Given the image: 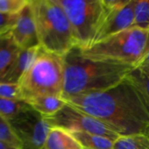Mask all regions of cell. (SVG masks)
Returning a JSON list of instances; mask_svg holds the SVG:
<instances>
[{"label":"cell","mask_w":149,"mask_h":149,"mask_svg":"<svg viewBox=\"0 0 149 149\" xmlns=\"http://www.w3.org/2000/svg\"><path fill=\"white\" fill-rule=\"evenodd\" d=\"M65 101L120 135L145 134L149 127V107L127 79L109 89L79 94Z\"/></svg>","instance_id":"1"},{"label":"cell","mask_w":149,"mask_h":149,"mask_svg":"<svg viewBox=\"0 0 149 149\" xmlns=\"http://www.w3.org/2000/svg\"><path fill=\"white\" fill-rule=\"evenodd\" d=\"M10 32L15 43L20 49L39 47L31 0L18 13L17 21Z\"/></svg>","instance_id":"10"},{"label":"cell","mask_w":149,"mask_h":149,"mask_svg":"<svg viewBox=\"0 0 149 149\" xmlns=\"http://www.w3.org/2000/svg\"><path fill=\"white\" fill-rule=\"evenodd\" d=\"M84 149H113L114 141L98 134L84 132H71Z\"/></svg>","instance_id":"16"},{"label":"cell","mask_w":149,"mask_h":149,"mask_svg":"<svg viewBox=\"0 0 149 149\" xmlns=\"http://www.w3.org/2000/svg\"><path fill=\"white\" fill-rule=\"evenodd\" d=\"M135 1L136 0H129L126 4L118 5L116 7L102 3L104 17L95 34L93 44L133 26Z\"/></svg>","instance_id":"9"},{"label":"cell","mask_w":149,"mask_h":149,"mask_svg":"<svg viewBox=\"0 0 149 149\" xmlns=\"http://www.w3.org/2000/svg\"><path fill=\"white\" fill-rule=\"evenodd\" d=\"M0 149H17L15 148L14 147H12L11 145L8 144V143H5L3 141H0Z\"/></svg>","instance_id":"24"},{"label":"cell","mask_w":149,"mask_h":149,"mask_svg":"<svg viewBox=\"0 0 149 149\" xmlns=\"http://www.w3.org/2000/svg\"><path fill=\"white\" fill-rule=\"evenodd\" d=\"M146 134V135L148 137V139H149V127H148V129H147V131L145 132V134Z\"/></svg>","instance_id":"26"},{"label":"cell","mask_w":149,"mask_h":149,"mask_svg":"<svg viewBox=\"0 0 149 149\" xmlns=\"http://www.w3.org/2000/svg\"><path fill=\"white\" fill-rule=\"evenodd\" d=\"M44 149H84L72 134L59 127H52Z\"/></svg>","instance_id":"13"},{"label":"cell","mask_w":149,"mask_h":149,"mask_svg":"<svg viewBox=\"0 0 149 149\" xmlns=\"http://www.w3.org/2000/svg\"><path fill=\"white\" fill-rule=\"evenodd\" d=\"M0 141L17 149H21V143L16 136L8 120L0 116Z\"/></svg>","instance_id":"20"},{"label":"cell","mask_w":149,"mask_h":149,"mask_svg":"<svg viewBox=\"0 0 149 149\" xmlns=\"http://www.w3.org/2000/svg\"><path fill=\"white\" fill-rule=\"evenodd\" d=\"M20 50L10 32L0 36V79L9 69Z\"/></svg>","instance_id":"14"},{"label":"cell","mask_w":149,"mask_h":149,"mask_svg":"<svg viewBox=\"0 0 149 149\" xmlns=\"http://www.w3.org/2000/svg\"><path fill=\"white\" fill-rule=\"evenodd\" d=\"M45 119L52 127H59L69 132L89 133L113 141L120 136L117 131L104 122L73 107L68 103L56 114Z\"/></svg>","instance_id":"7"},{"label":"cell","mask_w":149,"mask_h":149,"mask_svg":"<svg viewBox=\"0 0 149 149\" xmlns=\"http://www.w3.org/2000/svg\"><path fill=\"white\" fill-rule=\"evenodd\" d=\"M142 64H145V65H148L149 66V52H148V53L147 58H145V60H144V62H143Z\"/></svg>","instance_id":"25"},{"label":"cell","mask_w":149,"mask_h":149,"mask_svg":"<svg viewBox=\"0 0 149 149\" xmlns=\"http://www.w3.org/2000/svg\"><path fill=\"white\" fill-rule=\"evenodd\" d=\"M90 59L137 67L149 52V30L132 26L86 48H79Z\"/></svg>","instance_id":"3"},{"label":"cell","mask_w":149,"mask_h":149,"mask_svg":"<svg viewBox=\"0 0 149 149\" xmlns=\"http://www.w3.org/2000/svg\"><path fill=\"white\" fill-rule=\"evenodd\" d=\"M24 100L39 95L61 96L64 86L63 56L39 47L38 53L19 82Z\"/></svg>","instance_id":"5"},{"label":"cell","mask_w":149,"mask_h":149,"mask_svg":"<svg viewBox=\"0 0 149 149\" xmlns=\"http://www.w3.org/2000/svg\"><path fill=\"white\" fill-rule=\"evenodd\" d=\"M31 108L24 100H13L0 98V116L6 120H10L17 115Z\"/></svg>","instance_id":"18"},{"label":"cell","mask_w":149,"mask_h":149,"mask_svg":"<svg viewBox=\"0 0 149 149\" xmlns=\"http://www.w3.org/2000/svg\"><path fill=\"white\" fill-rule=\"evenodd\" d=\"M17 14H7L0 12V36L6 34L11 31L13 28L17 18Z\"/></svg>","instance_id":"23"},{"label":"cell","mask_w":149,"mask_h":149,"mask_svg":"<svg viewBox=\"0 0 149 149\" xmlns=\"http://www.w3.org/2000/svg\"><path fill=\"white\" fill-rule=\"evenodd\" d=\"M0 98L13 100H24L19 84L0 81Z\"/></svg>","instance_id":"21"},{"label":"cell","mask_w":149,"mask_h":149,"mask_svg":"<svg viewBox=\"0 0 149 149\" xmlns=\"http://www.w3.org/2000/svg\"><path fill=\"white\" fill-rule=\"evenodd\" d=\"M113 149H149V139L144 134L120 135L114 141Z\"/></svg>","instance_id":"17"},{"label":"cell","mask_w":149,"mask_h":149,"mask_svg":"<svg viewBox=\"0 0 149 149\" xmlns=\"http://www.w3.org/2000/svg\"><path fill=\"white\" fill-rule=\"evenodd\" d=\"M24 101L45 118L53 116L66 105V101L61 96L56 95L33 96L26 99Z\"/></svg>","instance_id":"12"},{"label":"cell","mask_w":149,"mask_h":149,"mask_svg":"<svg viewBox=\"0 0 149 149\" xmlns=\"http://www.w3.org/2000/svg\"><path fill=\"white\" fill-rule=\"evenodd\" d=\"M39 47L64 56L77 46L66 14L58 0H31Z\"/></svg>","instance_id":"4"},{"label":"cell","mask_w":149,"mask_h":149,"mask_svg":"<svg viewBox=\"0 0 149 149\" xmlns=\"http://www.w3.org/2000/svg\"><path fill=\"white\" fill-rule=\"evenodd\" d=\"M38 49L39 47L31 49H21L9 69L0 79V81L19 84L33 59L35 58Z\"/></svg>","instance_id":"11"},{"label":"cell","mask_w":149,"mask_h":149,"mask_svg":"<svg viewBox=\"0 0 149 149\" xmlns=\"http://www.w3.org/2000/svg\"><path fill=\"white\" fill-rule=\"evenodd\" d=\"M63 61L62 98L65 100L79 94L109 89L123 81L135 68L131 65L87 58L80 53L77 46L63 56Z\"/></svg>","instance_id":"2"},{"label":"cell","mask_w":149,"mask_h":149,"mask_svg":"<svg viewBox=\"0 0 149 149\" xmlns=\"http://www.w3.org/2000/svg\"><path fill=\"white\" fill-rule=\"evenodd\" d=\"M58 2L70 22L77 47L90 46L104 17L101 0H58Z\"/></svg>","instance_id":"6"},{"label":"cell","mask_w":149,"mask_h":149,"mask_svg":"<svg viewBox=\"0 0 149 149\" xmlns=\"http://www.w3.org/2000/svg\"><path fill=\"white\" fill-rule=\"evenodd\" d=\"M30 0H0V12L7 14H17Z\"/></svg>","instance_id":"22"},{"label":"cell","mask_w":149,"mask_h":149,"mask_svg":"<svg viewBox=\"0 0 149 149\" xmlns=\"http://www.w3.org/2000/svg\"><path fill=\"white\" fill-rule=\"evenodd\" d=\"M9 123L21 143V149H44L52 128L44 116L31 107Z\"/></svg>","instance_id":"8"},{"label":"cell","mask_w":149,"mask_h":149,"mask_svg":"<svg viewBox=\"0 0 149 149\" xmlns=\"http://www.w3.org/2000/svg\"><path fill=\"white\" fill-rule=\"evenodd\" d=\"M139 91L149 107V66L141 64L135 67L126 78Z\"/></svg>","instance_id":"15"},{"label":"cell","mask_w":149,"mask_h":149,"mask_svg":"<svg viewBox=\"0 0 149 149\" xmlns=\"http://www.w3.org/2000/svg\"><path fill=\"white\" fill-rule=\"evenodd\" d=\"M133 26L149 30V0H136Z\"/></svg>","instance_id":"19"}]
</instances>
